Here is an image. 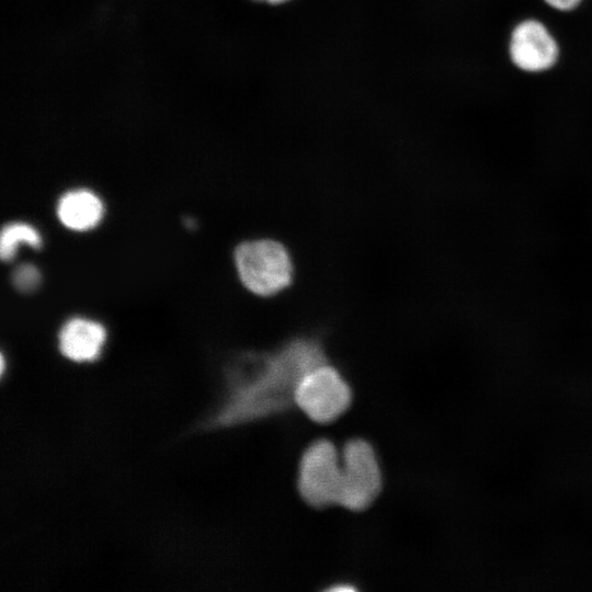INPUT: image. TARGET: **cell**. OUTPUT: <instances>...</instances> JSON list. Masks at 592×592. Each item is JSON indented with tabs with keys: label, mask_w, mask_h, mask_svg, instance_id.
I'll return each mask as SVG.
<instances>
[{
	"label": "cell",
	"mask_w": 592,
	"mask_h": 592,
	"mask_svg": "<svg viewBox=\"0 0 592 592\" xmlns=\"http://www.w3.org/2000/svg\"><path fill=\"white\" fill-rule=\"evenodd\" d=\"M342 488L339 505L361 512L372 505L383 488V473L374 446L362 437L346 441L341 449Z\"/></svg>",
	"instance_id": "cell-4"
},
{
	"label": "cell",
	"mask_w": 592,
	"mask_h": 592,
	"mask_svg": "<svg viewBox=\"0 0 592 592\" xmlns=\"http://www.w3.org/2000/svg\"><path fill=\"white\" fill-rule=\"evenodd\" d=\"M551 8L559 11H570L577 8L581 0H544Z\"/></svg>",
	"instance_id": "cell-11"
},
{
	"label": "cell",
	"mask_w": 592,
	"mask_h": 592,
	"mask_svg": "<svg viewBox=\"0 0 592 592\" xmlns=\"http://www.w3.org/2000/svg\"><path fill=\"white\" fill-rule=\"evenodd\" d=\"M238 277L252 294L269 297L287 288L294 276L288 250L273 239L239 243L234 252Z\"/></svg>",
	"instance_id": "cell-2"
},
{
	"label": "cell",
	"mask_w": 592,
	"mask_h": 592,
	"mask_svg": "<svg viewBox=\"0 0 592 592\" xmlns=\"http://www.w3.org/2000/svg\"><path fill=\"white\" fill-rule=\"evenodd\" d=\"M294 402L311 421L328 424L350 408L352 389L335 367L323 362L301 377Z\"/></svg>",
	"instance_id": "cell-5"
},
{
	"label": "cell",
	"mask_w": 592,
	"mask_h": 592,
	"mask_svg": "<svg viewBox=\"0 0 592 592\" xmlns=\"http://www.w3.org/2000/svg\"><path fill=\"white\" fill-rule=\"evenodd\" d=\"M342 488L341 453L328 439L311 442L303 452L297 473V489L310 506L339 505Z\"/></svg>",
	"instance_id": "cell-3"
},
{
	"label": "cell",
	"mask_w": 592,
	"mask_h": 592,
	"mask_svg": "<svg viewBox=\"0 0 592 592\" xmlns=\"http://www.w3.org/2000/svg\"><path fill=\"white\" fill-rule=\"evenodd\" d=\"M23 244L34 249L42 247L43 238L37 228L25 221H11L4 225L0 237L1 259L11 261Z\"/></svg>",
	"instance_id": "cell-9"
},
{
	"label": "cell",
	"mask_w": 592,
	"mask_h": 592,
	"mask_svg": "<svg viewBox=\"0 0 592 592\" xmlns=\"http://www.w3.org/2000/svg\"><path fill=\"white\" fill-rule=\"evenodd\" d=\"M57 339L64 357L76 363L94 362L104 348L106 330L93 319L72 317L61 326Z\"/></svg>",
	"instance_id": "cell-7"
},
{
	"label": "cell",
	"mask_w": 592,
	"mask_h": 592,
	"mask_svg": "<svg viewBox=\"0 0 592 592\" xmlns=\"http://www.w3.org/2000/svg\"><path fill=\"white\" fill-rule=\"evenodd\" d=\"M11 280L18 292L30 294L35 292L41 285L42 274L34 264L23 263L14 269Z\"/></svg>",
	"instance_id": "cell-10"
},
{
	"label": "cell",
	"mask_w": 592,
	"mask_h": 592,
	"mask_svg": "<svg viewBox=\"0 0 592 592\" xmlns=\"http://www.w3.org/2000/svg\"><path fill=\"white\" fill-rule=\"evenodd\" d=\"M56 214L62 226L69 230L88 231L101 223L104 204L93 191L75 189L59 197Z\"/></svg>",
	"instance_id": "cell-8"
},
{
	"label": "cell",
	"mask_w": 592,
	"mask_h": 592,
	"mask_svg": "<svg viewBox=\"0 0 592 592\" xmlns=\"http://www.w3.org/2000/svg\"><path fill=\"white\" fill-rule=\"evenodd\" d=\"M255 1H261V2L271 3V4H277V3L286 2L288 0H255Z\"/></svg>",
	"instance_id": "cell-12"
},
{
	"label": "cell",
	"mask_w": 592,
	"mask_h": 592,
	"mask_svg": "<svg viewBox=\"0 0 592 592\" xmlns=\"http://www.w3.org/2000/svg\"><path fill=\"white\" fill-rule=\"evenodd\" d=\"M323 362L322 345L312 338L294 339L273 353L238 354L225 368L226 398L204 428H230L284 412L295 403L301 377Z\"/></svg>",
	"instance_id": "cell-1"
},
{
	"label": "cell",
	"mask_w": 592,
	"mask_h": 592,
	"mask_svg": "<svg viewBox=\"0 0 592 592\" xmlns=\"http://www.w3.org/2000/svg\"><path fill=\"white\" fill-rule=\"evenodd\" d=\"M509 49L513 64L527 72L551 68L559 54L555 38L537 20H525L514 27Z\"/></svg>",
	"instance_id": "cell-6"
}]
</instances>
